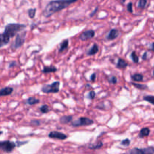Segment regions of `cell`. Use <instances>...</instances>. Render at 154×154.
<instances>
[{"mask_svg": "<svg viewBox=\"0 0 154 154\" xmlns=\"http://www.w3.org/2000/svg\"><path fill=\"white\" fill-rule=\"evenodd\" d=\"M78 0H53L51 1L45 7L43 11V15L45 18L51 17L58 11L65 9L70 5L76 2Z\"/></svg>", "mask_w": 154, "mask_h": 154, "instance_id": "obj_1", "label": "cell"}, {"mask_svg": "<svg viewBox=\"0 0 154 154\" xmlns=\"http://www.w3.org/2000/svg\"><path fill=\"white\" fill-rule=\"evenodd\" d=\"M26 26L24 25V24H9L8 25H6L5 28L4 33L6 35H8V37L13 38L19 32L22 31L23 29H25Z\"/></svg>", "mask_w": 154, "mask_h": 154, "instance_id": "obj_2", "label": "cell"}, {"mask_svg": "<svg viewBox=\"0 0 154 154\" xmlns=\"http://www.w3.org/2000/svg\"><path fill=\"white\" fill-rule=\"evenodd\" d=\"M59 86H60V82L56 81L53 83L51 85H45L41 88V91L45 93H56L59 91Z\"/></svg>", "mask_w": 154, "mask_h": 154, "instance_id": "obj_3", "label": "cell"}, {"mask_svg": "<svg viewBox=\"0 0 154 154\" xmlns=\"http://www.w3.org/2000/svg\"><path fill=\"white\" fill-rule=\"evenodd\" d=\"M127 154H154L153 147H147L145 148H133Z\"/></svg>", "mask_w": 154, "mask_h": 154, "instance_id": "obj_4", "label": "cell"}, {"mask_svg": "<svg viewBox=\"0 0 154 154\" xmlns=\"http://www.w3.org/2000/svg\"><path fill=\"white\" fill-rule=\"evenodd\" d=\"M26 32H24V33L18 34L17 35V37H16L15 40H14V43L12 44L11 45V47L13 50L20 48L22 45H24L26 38Z\"/></svg>", "mask_w": 154, "mask_h": 154, "instance_id": "obj_5", "label": "cell"}, {"mask_svg": "<svg viewBox=\"0 0 154 154\" xmlns=\"http://www.w3.org/2000/svg\"><path fill=\"white\" fill-rule=\"evenodd\" d=\"M16 144L9 140L0 141V149L6 153H11L15 148Z\"/></svg>", "mask_w": 154, "mask_h": 154, "instance_id": "obj_6", "label": "cell"}, {"mask_svg": "<svg viewBox=\"0 0 154 154\" xmlns=\"http://www.w3.org/2000/svg\"><path fill=\"white\" fill-rule=\"evenodd\" d=\"M93 123V121L87 117H80L76 121L72 122L73 126H90Z\"/></svg>", "mask_w": 154, "mask_h": 154, "instance_id": "obj_7", "label": "cell"}, {"mask_svg": "<svg viewBox=\"0 0 154 154\" xmlns=\"http://www.w3.org/2000/svg\"><path fill=\"white\" fill-rule=\"evenodd\" d=\"M49 138H54V139H59V140H65L68 138L66 135H65L63 133L59 132H51L49 134Z\"/></svg>", "mask_w": 154, "mask_h": 154, "instance_id": "obj_8", "label": "cell"}, {"mask_svg": "<svg viewBox=\"0 0 154 154\" xmlns=\"http://www.w3.org/2000/svg\"><path fill=\"white\" fill-rule=\"evenodd\" d=\"M94 36H95V32L93 30H87L80 35V39L81 41H86L88 39L93 38Z\"/></svg>", "mask_w": 154, "mask_h": 154, "instance_id": "obj_9", "label": "cell"}, {"mask_svg": "<svg viewBox=\"0 0 154 154\" xmlns=\"http://www.w3.org/2000/svg\"><path fill=\"white\" fill-rule=\"evenodd\" d=\"M10 41V38L8 37V35H6L5 34L3 33L0 34V48L5 45H8Z\"/></svg>", "mask_w": 154, "mask_h": 154, "instance_id": "obj_10", "label": "cell"}, {"mask_svg": "<svg viewBox=\"0 0 154 154\" xmlns=\"http://www.w3.org/2000/svg\"><path fill=\"white\" fill-rule=\"evenodd\" d=\"M119 35V31L116 29H112L111 31L109 32V33L107 36V39L108 41H111V40H114L117 38Z\"/></svg>", "mask_w": 154, "mask_h": 154, "instance_id": "obj_11", "label": "cell"}, {"mask_svg": "<svg viewBox=\"0 0 154 154\" xmlns=\"http://www.w3.org/2000/svg\"><path fill=\"white\" fill-rule=\"evenodd\" d=\"M13 89L11 87H5L0 90V96H8L10 94L12 93Z\"/></svg>", "mask_w": 154, "mask_h": 154, "instance_id": "obj_12", "label": "cell"}, {"mask_svg": "<svg viewBox=\"0 0 154 154\" xmlns=\"http://www.w3.org/2000/svg\"><path fill=\"white\" fill-rule=\"evenodd\" d=\"M150 133V130L149 128H143L141 129V130L140 131V133H139L138 137L142 138H145V137H147Z\"/></svg>", "mask_w": 154, "mask_h": 154, "instance_id": "obj_13", "label": "cell"}, {"mask_svg": "<svg viewBox=\"0 0 154 154\" xmlns=\"http://www.w3.org/2000/svg\"><path fill=\"white\" fill-rule=\"evenodd\" d=\"M98 51H99V47H98V45L96 44H94L87 52V55L93 56V55H95L96 53H97Z\"/></svg>", "mask_w": 154, "mask_h": 154, "instance_id": "obj_14", "label": "cell"}, {"mask_svg": "<svg viewBox=\"0 0 154 154\" xmlns=\"http://www.w3.org/2000/svg\"><path fill=\"white\" fill-rule=\"evenodd\" d=\"M68 46V39L63 40V41H62V43L60 44V47L59 49V53H62V52L65 51L67 49Z\"/></svg>", "mask_w": 154, "mask_h": 154, "instance_id": "obj_15", "label": "cell"}, {"mask_svg": "<svg viewBox=\"0 0 154 154\" xmlns=\"http://www.w3.org/2000/svg\"><path fill=\"white\" fill-rule=\"evenodd\" d=\"M128 66V63L125 60H123V59H119L117 64V68H125Z\"/></svg>", "mask_w": 154, "mask_h": 154, "instance_id": "obj_16", "label": "cell"}, {"mask_svg": "<svg viewBox=\"0 0 154 154\" xmlns=\"http://www.w3.org/2000/svg\"><path fill=\"white\" fill-rule=\"evenodd\" d=\"M72 116H63L60 118V123H63V124H67L72 120Z\"/></svg>", "mask_w": 154, "mask_h": 154, "instance_id": "obj_17", "label": "cell"}, {"mask_svg": "<svg viewBox=\"0 0 154 154\" xmlns=\"http://www.w3.org/2000/svg\"><path fill=\"white\" fill-rule=\"evenodd\" d=\"M57 68L55 66H45L43 68V72L44 73H51V72H57Z\"/></svg>", "mask_w": 154, "mask_h": 154, "instance_id": "obj_18", "label": "cell"}, {"mask_svg": "<svg viewBox=\"0 0 154 154\" xmlns=\"http://www.w3.org/2000/svg\"><path fill=\"white\" fill-rule=\"evenodd\" d=\"M132 79L133 80H135V81L137 82H140L142 81L143 79H144V76H143L141 74H139V73H137V74H133V75H132Z\"/></svg>", "mask_w": 154, "mask_h": 154, "instance_id": "obj_19", "label": "cell"}, {"mask_svg": "<svg viewBox=\"0 0 154 154\" xmlns=\"http://www.w3.org/2000/svg\"><path fill=\"white\" fill-rule=\"evenodd\" d=\"M39 99H36L35 97H29L27 99V103L30 105H35V104L39 103Z\"/></svg>", "mask_w": 154, "mask_h": 154, "instance_id": "obj_20", "label": "cell"}, {"mask_svg": "<svg viewBox=\"0 0 154 154\" xmlns=\"http://www.w3.org/2000/svg\"><path fill=\"white\" fill-rule=\"evenodd\" d=\"M102 146H103L102 142H99L98 144H93V145H89V148L92 149V150H97V149L101 148Z\"/></svg>", "mask_w": 154, "mask_h": 154, "instance_id": "obj_21", "label": "cell"}, {"mask_svg": "<svg viewBox=\"0 0 154 154\" xmlns=\"http://www.w3.org/2000/svg\"><path fill=\"white\" fill-rule=\"evenodd\" d=\"M132 84L133 86H135V87L138 88V90H146V89H147V85H144V84H135V83H132Z\"/></svg>", "mask_w": 154, "mask_h": 154, "instance_id": "obj_22", "label": "cell"}, {"mask_svg": "<svg viewBox=\"0 0 154 154\" xmlns=\"http://www.w3.org/2000/svg\"><path fill=\"white\" fill-rule=\"evenodd\" d=\"M147 2V0H139L138 4V8H140V9H144L146 7Z\"/></svg>", "mask_w": 154, "mask_h": 154, "instance_id": "obj_23", "label": "cell"}, {"mask_svg": "<svg viewBox=\"0 0 154 154\" xmlns=\"http://www.w3.org/2000/svg\"><path fill=\"white\" fill-rule=\"evenodd\" d=\"M144 100L148 101L149 103L152 104L154 105V96H146L144 97Z\"/></svg>", "mask_w": 154, "mask_h": 154, "instance_id": "obj_24", "label": "cell"}, {"mask_svg": "<svg viewBox=\"0 0 154 154\" xmlns=\"http://www.w3.org/2000/svg\"><path fill=\"white\" fill-rule=\"evenodd\" d=\"M35 13H36V9L35 8H30L28 11V14H29V17L30 18H34L35 16Z\"/></svg>", "mask_w": 154, "mask_h": 154, "instance_id": "obj_25", "label": "cell"}, {"mask_svg": "<svg viewBox=\"0 0 154 154\" xmlns=\"http://www.w3.org/2000/svg\"><path fill=\"white\" fill-rule=\"evenodd\" d=\"M131 57H132V59L135 63H139V59H138V57L137 56L136 53L135 51H133L132 54H131Z\"/></svg>", "mask_w": 154, "mask_h": 154, "instance_id": "obj_26", "label": "cell"}, {"mask_svg": "<svg viewBox=\"0 0 154 154\" xmlns=\"http://www.w3.org/2000/svg\"><path fill=\"white\" fill-rule=\"evenodd\" d=\"M40 111H41V112L42 113H47V112H49V111H50V108H49L48 105H42L40 107Z\"/></svg>", "mask_w": 154, "mask_h": 154, "instance_id": "obj_27", "label": "cell"}, {"mask_svg": "<svg viewBox=\"0 0 154 154\" xmlns=\"http://www.w3.org/2000/svg\"><path fill=\"white\" fill-rule=\"evenodd\" d=\"M107 80H108L110 84H116L117 82V79L115 76H109L107 78Z\"/></svg>", "mask_w": 154, "mask_h": 154, "instance_id": "obj_28", "label": "cell"}, {"mask_svg": "<svg viewBox=\"0 0 154 154\" xmlns=\"http://www.w3.org/2000/svg\"><path fill=\"white\" fill-rule=\"evenodd\" d=\"M121 145H124V146H129L130 145V140H129V139H125V140H122Z\"/></svg>", "mask_w": 154, "mask_h": 154, "instance_id": "obj_29", "label": "cell"}, {"mask_svg": "<svg viewBox=\"0 0 154 154\" xmlns=\"http://www.w3.org/2000/svg\"><path fill=\"white\" fill-rule=\"evenodd\" d=\"M127 10H128V11L130 12V13H132V2H129V4L127 5Z\"/></svg>", "mask_w": 154, "mask_h": 154, "instance_id": "obj_30", "label": "cell"}, {"mask_svg": "<svg viewBox=\"0 0 154 154\" xmlns=\"http://www.w3.org/2000/svg\"><path fill=\"white\" fill-rule=\"evenodd\" d=\"M96 97V93L94 91H90V93H89V98H90V99H93L94 98Z\"/></svg>", "mask_w": 154, "mask_h": 154, "instance_id": "obj_31", "label": "cell"}, {"mask_svg": "<svg viewBox=\"0 0 154 154\" xmlns=\"http://www.w3.org/2000/svg\"><path fill=\"white\" fill-rule=\"evenodd\" d=\"M31 124L32 126H38L39 124H40V122H39L38 120H35L32 121Z\"/></svg>", "mask_w": 154, "mask_h": 154, "instance_id": "obj_32", "label": "cell"}, {"mask_svg": "<svg viewBox=\"0 0 154 154\" xmlns=\"http://www.w3.org/2000/svg\"><path fill=\"white\" fill-rule=\"evenodd\" d=\"M96 73H93V74H92L91 76H90V80L92 82H94L96 80Z\"/></svg>", "mask_w": 154, "mask_h": 154, "instance_id": "obj_33", "label": "cell"}, {"mask_svg": "<svg viewBox=\"0 0 154 154\" xmlns=\"http://www.w3.org/2000/svg\"><path fill=\"white\" fill-rule=\"evenodd\" d=\"M142 59L144 60H146L147 59V52H145V53H144V55L142 56Z\"/></svg>", "mask_w": 154, "mask_h": 154, "instance_id": "obj_34", "label": "cell"}, {"mask_svg": "<svg viewBox=\"0 0 154 154\" xmlns=\"http://www.w3.org/2000/svg\"><path fill=\"white\" fill-rule=\"evenodd\" d=\"M150 51H152L154 52V42H153L151 45H150Z\"/></svg>", "mask_w": 154, "mask_h": 154, "instance_id": "obj_35", "label": "cell"}, {"mask_svg": "<svg viewBox=\"0 0 154 154\" xmlns=\"http://www.w3.org/2000/svg\"><path fill=\"white\" fill-rule=\"evenodd\" d=\"M97 10H98V8H96V10H95V11H94L93 12V13H92L91 14H90V17H93V16L94 14H96V11H97Z\"/></svg>", "mask_w": 154, "mask_h": 154, "instance_id": "obj_36", "label": "cell"}, {"mask_svg": "<svg viewBox=\"0 0 154 154\" xmlns=\"http://www.w3.org/2000/svg\"><path fill=\"white\" fill-rule=\"evenodd\" d=\"M2 132H1V131H0V135H2Z\"/></svg>", "mask_w": 154, "mask_h": 154, "instance_id": "obj_37", "label": "cell"}, {"mask_svg": "<svg viewBox=\"0 0 154 154\" xmlns=\"http://www.w3.org/2000/svg\"><path fill=\"white\" fill-rule=\"evenodd\" d=\"M153 75L154 76V69H153Z\"/></svg>", "mask_w": 154, "mask_h": 154, "instance_id": "obj_38", "label": "cell"}]
</instances>
